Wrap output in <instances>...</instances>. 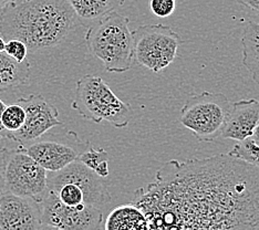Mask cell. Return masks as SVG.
Wrapping results in <instances>:
<instances>
[{"label":"cell","mask_w":259,"mask_h":230,"mask_svg":"<svg viewBox=\"0 0 259 230\" xmlns=\"http://www.w3.org/2000/svg\"><path fill=\"white\" fill-rule=\"evenodd\" d=\"M131 204L149 229H259V166L228 153L172 159Z\"/></svg>","instance_id":"cell-1"},{"label":"cell","mask_w":259,"mask_h":230,"mask_svg":"<svg viewBox=\"0 0 259 230\" xmlns=\"http://www.w3.org/2000/svg\"><path fill=\"white\" fill-rule=\"evenodd\" d=\"M75 18L67 0H19L0 11V33L23 41L36 52L62 42Z\"/></svg>","instance_id":"cell-2"},{"label":"cell","mask_w":259,"mask_h":230,"mask_svg":"<svg viewBox=\"0 0 259 230\" xmlns=\"http://www.w3.org/2000/svg\"><path fill=\"white\" fill-rule=\"evenodd\" d=\"M128 23L127 17L112 11L88 28V49L108 72L123 73L134 66V41Z\"/></svg>","instance_id":"cell-3"},{"label":"cell","mask_w":259,"mask_h":230,"mask_svg":"<svg viewBox=\"0 0 259 230\" xmlns=\"http://www.w3.org/2000/svg\"><path fill=\"white\" fill-rule=\"evenodd\" d=\"M72 109L88 121H105L116 128L126 127L132 119L131 105L117 98L101 78L90 74L76 82Z\"/></svg>","instance_id":"cell-4"},{"label":"cell","mask_w":259,"mask_h":230,"mask_svg":"<svg viewBox=\"0 0 259 230\" xmlns=\"http://www.w3.org/2000/svg\"><path fill=\"white\" fill-rule=\"evenodd\" d=\"M232 103L223 93L202 92L188 96L181 110L180 122L199 142H214L222 136Z\"/></svg>","instance_id":"cell-5"},{"label":"cell","mask_w":259,"mask_h":230,"mask_svg":"<svg viewBox=\"0 0 259 230\" xmlns=\"http://www.w3.org/2000/svg\"><path fill=\"white\" fill-rule=\"evenodd\" d=\"M132 34L134 61L154 73H160L173 63L183 43L178 32L162 23L140 26Z\"/></svg>","instance_id":"cell-6"},{"label":"cell","mask_w":259,"mask_h":230,"mask_svg":"<svg viewBox=\"0 0 259 230\" xmlns=\"http://www.w3.org/2000/svg\"><path fill=\"white\" fill-rule=\"evenodd\" d=\"M3 153L6 191L40 202L47 191L48 172L23 151L21 144L16 150H4Z\"/></svg>","instance_id":"cell-7"},{"label":"cell","mask_w":259,"mask_h":230,"mask_svg":"<svg viewBox=\"0 0 259 230\" xmlns=\"http://www.w3.org/2000/svg\"><path fill=\"white\" fill-rule=\"evenodd\" d=\"M39 203L44 229L98 230L104 227L101 209L93 206L64 205L48 190Z\"/></svg>","instance_id":"cell-8"},{"label":"cell","mask_w":259,"mask_h":230,"mask_svg":"<svg viewBox=\"0 0 259 230\" xmlns=\"http://www.w3.org/2000/svg\"><path fill=\"white\" fill-rule=\"evenodd\" d=\"M17 103L21 104L25 109L26 121L18 131L13 133L11 140L21 145L37 141L49 129L63 125L58 119V109L47 102L41 94H30L20 98Z\"/></svg>","instance_id":"cell-9"},{"label":"cell","mask_w":259,"mask_h":230,"mask_svg":"<svg viewBox=\"0 0 259 230\" xmlns=\"http://www.w3.org/2000/svg\"><path fill=\"white\" fill-rule=\"evenodd\" d=\"M0 229L37 230L44 229L38 200L22 197L8 191L0 195Z\"/></svg>","instance_id":"cell-10"},{"label":"cell","mask_w":259,"mask_h":230,"mask_svg":"<svg viewBox=\"0 0 259 230\" xmlns=\"http://www.w3.org/2000/svg\"><path fill=\"white\" fill-rule=\"evenodd\" d=\"M88 144L89 143H81L78 146H74L61 142L41 141L28 147L22 145V149L47 172H58L68 166L70 163L74 162Z\"/></svg>","instance_id":"cell-11"},{"label":"cell","mask_w":259,"mask_h":230,"mask_svg":"<svg viewBox=\"0 0 259 230\" xmlns=\"http://www.w3.org/2000/svg\"><path fill=\"white\" fill-rule=\"evenodd\" d=\"M259 123V101L256 99L240 100L232 104L222 137L243 141L250 137Z\"/></svg>","instance_id":"cell-12"},{"label":"cell","mask_w":259,"mask_h":230,"mask_svg":"<svg viewBox=\"0 0 259 230\" xmlns=\"http://www.w3.org/2000/svg\"><path fill=\"white\" fill-rule=\"evenodd\" d=\"M79 21L87 29L112 11L124 5L125 0H67Z\"/></svg>","instance_id":"cell-13"},{"label":"cell","mask_w":259,"mask_h":230,"mask_svg":"<svg viewBox=\"0 0 259 230\" xmlns=\"http://www.w3.org/2000/svg\"><path fill=\"white\" fill-rule=\"evenodd\" d=\"M105 230H142L149 229L148 219L137 206L122 205L110 212L104 223Z\"/></svg>","instance_id":"cell-14"},{"label":"cell","mask_w":259,"mask_h":230,"mask_svg":"<svg viewBox=\"0 0 259 230\" xmlns=\"http://www.w3.org/2000/svg\"><path fill=\"white\" fill-rule=\"evenodd\" d=\"M30 78V63L17 62L5 51L0 52V92L26 84Z\"/></svg>","instance_id":"cell-15"},{"label":"cell","mask_w":259,"mask_h":230,"mask_svg":"<svg viewBox=\"0 0 259 230\" xmlns=\"http://www.w3.org/2000/svg\"><path fill=\"white\" fill-rule=\"evenodd\" d=\"M241 63L249 71L252 81L259 85V23L249 21L241 35Z\"/></svg>","instance_id":"cell-16"},{"label":"cell","mask_w":259,"mask_h":230,"mask_svg":"<svg viewBox=\"0 0 259 230\" xmlns=\"http://www.w3.org/2000/svg\"><path fill=\"white\" fill-rule=\"evenodd\" d=\"M76 159L83 163L85 166L96 172L102 178H105L110 174L109 153L104 149H94L89 143Z\"/></svg>","instance_id":"cell-17"},{"label":"cell","mask_w":259,"mask_h":230,"mask_svg":"<svg viewBox=\"0 0 259 230\" xmlns=\"http://www.w3.org/2000/svg\"><path fill=\"white\" fill-rule=\"evenodd\" d=\"M228 154L248 164L259 166V144L251 136L239 141V143L235 145Z\"/></svg>","instance_id":"cell-18"},{"label":"cell","mask_w":259,"mask_h":230,"mask_svg":"<svg viewBox=\"0 0 259 230\" xmlns=\"http://www.w3.org/2000/svg\"><path fill=\"white\" fill-rule=\"evenodd\" d=\"M26 121V111L19 103L6 105L2 115V122L5 128L13 134L23 125ZM13 137V136H11Z\"/></svg>","instance_id":"cell-19"},{"label":"cell","mask_w":259,"mask_h":230,"mask_svg":"<svg viewBox=\"0 0 259 230\" xmlns=\"http://www.w3.org/2000/svg\"><path fill=\"white\" fill-rule=\"evenodd\" d=\"M28 47L19 39H9L8 42H6L5 52L9 57H11L17 62H22L27 59L28 55Z\"/></svg>","instance_id":"cell-20"},{"label":"cell","mask_w":259,"mask_h":230,"mask_svg":"<svg viewBox=\"0 0 259 230\" xmlns=\"http://www.w3.org/2000/svg\"><path fill=\"white\" fill-rule=\"evenodd\" d=\"M175 0H150L151 13L158 18H167L174 14Z\"/></svg>","instance_id":"cell-21"},{"label":"cell","mask_w":259,"mask_h":230,"mask_svg":"<svg viewBox=\"0 0 259 230\" xmlns=\"http://www.w3.org/2000/svg\"><path fill=\"white\" fill-rule=\"evenodd\" d=\"M6 108V104L0 100V140L3 139H9L11 140V136H13V134L10 132H8L7 129L5 128V126L3 125V122H2V115H3V112Z\"/></svg>","instance_id":"cell-22"},{"label":"cell","mask_w":259,"mask_h":230,"mask_svg":"<svg viewBox=\"0 0 259 230\" xmlns=\"http://www.w3.org/2000/svg\"><path fill=\"white\" fill-rule=\"evenodd\" d=\"M236 2L243 5L244 7L249 8L259 14V0H236Z\"/></svg>","instance_id":"cell-23"},{"label":"cell","mask_w":259,"mask_h":230,"mask_svg":"<svg viewBox=\"0 0 259 230\" xmlns=\"http://www.w3.org/2000/svg\"><path fill=\"white\" fill-rule=\"evenodd\" d=\"M6 192L5 188V180H4V173H3V164L0 163V195Z\"/></svg>","instance_id":"cell-24"},{"label":"cell","mask_w":259,"mask_h":230,"mask_svg":"<svg viewBox=\"0 0 259 230\" xmlns=\"http://www.w3.org/2000/svg\"><path fill=\"white\" fill-rule=\"evenodd\" d=\"M17 2H19V0H0V11L4 10L6 7H8V6L13 5Z\"/></svg>","instance_id":"cell-25"},{"label":"cell","mask_w":259,"mask_h":230,"mask_svg":"<svg viewBox=\"0 0 259 230\" xmlns=\"http://www.w3.org/2000/svg\"><path fill=\"white\" fill-rule=\"evenodd\" d=\"M251 137L255 140V142L257 144H259V123H258V125L256 126V128H255V131H254V134L251 135Z\"/></svg>","instance_id":"cell-26"},{"label":"cell","mask_w":259,"mask_h":230,"mask_svg":"<svg viewBox=\"0 0 259 230\" xmlns=\"http://www.w3.org/2000/svg\"><path fill=\"white\" fill-rule=\"evenodd\" d=\"M5 47H6V42L3 37H0V52L5 51Z\"/></svg>","instance_id":"cell-27"}]
</instances>
